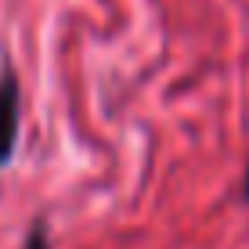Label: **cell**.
Masks as SVG:
<instances>
[{"label":"cell","instance_id":"3957f363","mask_svg":"<svg viewBox=\"0 0 249 249\" xmlns=\"http://www.w3.org/2000/svg\"><path fill=\"white\" fill-rule=\"evenodd\" d=\"M242 199L249 202V166H246V181H242Z\"/></svg>","mask_w":249,"mask_h":249},{"label":"cell","instance_id":"7a4b0ae2","mask_svg":"<svg viewBox=\"0 0 249 249\" xmlns=\"http://www.w3.org/2000/svg\"><path fill=\"white\" fill-rule=\"evenodd\" d=\"M25 249H47V228L36 224L29 231V242H25Z\"/></svg>","mask_w":249,"mask_h":249},{"label":"cell","instance_id":"6da1fadb","mask_svg":"<svg viewBox=\"0 0 249 249\" xmlns=\"http://www.w3.org/2000/svg\"><path fill=\"white\" fill-rule=\"evenodd\" d=\"M18 141V80L15 72L0 76V166L11 162Z\"/></svg>","mask_w":249,"mask_h":249}]
</instances>
